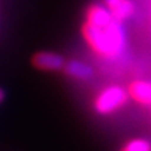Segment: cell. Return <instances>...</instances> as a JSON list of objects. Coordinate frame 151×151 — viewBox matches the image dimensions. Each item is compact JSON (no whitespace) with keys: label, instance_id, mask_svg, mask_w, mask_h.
Returning <instances> with one entry per match:
<instances>
[{"label":"cell","instance_id":"6da1fadb","mask_svg":"<svg viewBox=\"0 0 151 151\" xmlns=\"http://www.w3.org/2000/svg\"><path fill=\"white\" fill-rule=\"evenodd\" d=\"M83 38L87 45L97 55L115 59L124 52L126 49V29L123 27V21L113 18L105 27H95L88 22H84L81 27Z\"/></svg>","mask_w":151,"mask_h":151},{"label":"cell","instance_id":"7a4b0ae2","mask_svg":"<svg viewBox=\"0 0 151 151\" xmlns=\"http://www.w3.org/2000/svg\"><path fill=\"white\" fill-rule=\"evenodd\" d=\"M129 101V95L126 88L120 86H108L97 94L94 98L92 108L98 115H111L123 108Z\"/></svg>","mask_w":151,"mask_h":151},{"label":"cell","instance_id":"3957f363","mask_svg":"<svg viewBox=\"0 0 151 151\" xmlns=\"http://www.w3.org/2000/svg\"><path fill=\"white\" fill-rule=\"evenodd\" d=\"M66 59L60 53L50 50H41L32 56L31 63L35 69L42 71H62Z\"/></svg>","mask_w":151,"mask_h":151},{"label":"cell","instance_id":"277c9868","mask_svg":"<svg viewBox=\"0 0 151 151\" xmlns=\"http://www.w3.org/2000/svg\"><path fill=\"white\" fill-rule=\"evenodd\" d=\"M129 99L140 104L143 106H151V81L134 80L126 88Z\"/></svg>","mask_w":151,"mask_h":151},{"label":"cell","instance_id":"5b68a950","mask_svg":"<svg viewBox=\"0 0 151 151\" xmlns=\"http://www.w3.org/2000/svg\"><path fill=\"white\" fill-rule=\"evenodd\" d=\"M62 71L66 76H69L70 78L80 80V81H88L94 77L92 67L88 63L83 62V60H76V59L66 60Z\"/></svg>","mask_w":151,"mask_h":151},{"label":"cell","instance_id":"8992f818","mask_svg":"<svg viewBox=\"0 0 151 151\" xmlns=\"http://www.w3.org/2000/svg\"><path fill=\"white\" fill-rule=\"evenodd\" d=\"M104 4L111 11L113 18L119 21L129 20L136 11V6L132 0H104Z\"/></svg>","mask_w":151,"mask_h":151},{"label":"cell","instance_id":"52a82bcc","mask_svg":"<svg viewBox=\"0 0 151 151\" xmlns=\"http://www.w3.org/2000/svg\"><path fill=\"white\" fill-rule=\"evenodd\" d=\"M112 20V14L105 7V4H92L88 7L86 13V22L95 25V27H105Z\"/></svg>","mask_w":151,"mask_h":151},{"label":"cell","instance_id":"ba28073f","mask_svg":"<svg viewBox=\"0 0 151 151\" xmlns=\"http://www.w3.org/2000/svg\"><path fill=\"white\" fill-rule=\"evenodd\" d=\"M119 151H151V141L144 137H136L126 141Z\"/></svg>","mask_w":151,"mask_h":151},{"label":"cell","instance_id":"9c48e42d","mask_svg":"<svg viewBox=\"0 0 151 151\" xmlns=\"http://www.w3.org/2000/svg\"><path fill=\"white\" fill-rule=\"evenodd\" d=\"M4 97H6L4 91H3V90L0 88V104H1V102H3V101H4Z\"/></svg>","mask_w":151,"mask_h":151}]
</instances>
